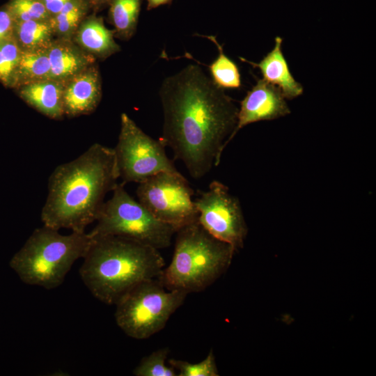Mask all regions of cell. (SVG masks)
I'll return each instance as SVG.
<instances>
[{"instance_id": "cell-5", "label": "cell", "mask_w": 376, "mask_h": 376, "mask_svg": "<svg viewBox=\"0 0 376 376\" xmlns=\"http://www.w3.org/2000/svg\"><path fill=\"white\" fill-rule=\"evenodd\" d=\"M92 239L89 233L63 235L43 225L34 230L10 265L25 283L53 289L63 282L74 263L84 258Z\"/></svg>"}, {"instance_id": "cell-25", "label": "cell", "mask_w": 376, "mask_h": 376, "mask_svg": "<svg viewBox=\"0 0 376 376\" xmlns=\"http://www.w3.org/2000/svg\"><path fill=\"white\" fill-rule=\"evenodd\" d=\"M169 364L177 373V376H218L215 358L213 352H209L206 358L203 361L192 363L179 359H169Z\"/></svg>"}, {"instance_id": "cell-28", "label": "cell", "mask_w": 376, "mask_h": 376, "mask_svg": "<svg viewBox=\"0 0 376 376\" xmlns=\"http://www.w3.org/2000/svg\"><path fill=\"white\" fill-rule=\"evenodd\" d=\"M91 4L92 9L99 10L100 9L108 6L111 0H87Z\"/></svg>"}, {"instance_id": "cell-11", "label": "cell", "mask_w": 376, "mask_h": 376, "mask_svg": "<svg viewBox=\"0 0 376 376\" xmlns=\"http://www.w3.org/2000/svg\"><path fill=\"white\" fill-rule=\"evenodd\" d=\"M290 113L285 98L279 88L263 79H257L240 102L237 124L225 148L236 134L249 124L263 120H271Z\"/></svg>"}, {"instance_id": "cell-21", "label": "cell", "mask_w": 376, "mask_h": 376, "mask_svg": "<svg viewBox=\"0 0 376 376\" xmlns=\"http://www.w3.org/2000/svg\"><path fill=\"white\" fill-rule=\"evenodd\" d=\"M203 36L213 42L219 50L218 56L209 66L213 82L223 90L240 88L241 75L237 64L224 54L214 36Z\"/></svg>"}, {"instance_id": "cell-23", "label": "cell", "mask_w": 376, "mask_h": 376, "mask_svg": "<svg viewBox=\"0 0 376 376\" xmlns=\"http://www.w3.org/2000/svg\"><path fill=\"white\" fill-rule=\"evenodd\" d=\"M169 352L168 347L152 352L141 359L133 374L136 376H177L175 370L166 364Z\"/></svg>"}, {"instance_id": "cell-1", "label": "cell", "mask_w": 376, "mask_h": 376, "mask_svg": "<svg viewBox=\"0 0 376 376\" xmlns=\"http://www.w3.org/2000/svg\"><path fill=\"white\" fill-rule=\"evenodd\" d=\"M159 97L164 116L159 139L192 178H203L219 164L238 109L196 64L166 77Z\"/></svg>"}, {"instance_id": "cell-6", "label": "cell", "mask_w": 376, "mask_h": 376, "mask_svg": "<svg viewBox=\"0 0 376 376\" xmlns=\"http://www.w3.org/2000/svg\"><path fill=\"white\" fill-rule=\"evenodd\" d=\"M187 295L166 289L158 278L143 281L115 304L116 324L131 338H148L166 326Z\"/></svg>"}, {"instance_id": "cell-27", "label": "cell", "mask_w": 376, "mask_h": 376, "mask_svg": "<svg viewBox=\"0 0 376 376\" xmlns=\"http://www.w3.org/2000/svg\"><path fill=\"white\" fill-rule=\"evenodd\" d=\"M46 9L53 17L69 0H41Z\"/></svg>"}, {"instance_id": "cell-4", "label": "cell", "mask_w": 376, "mask_h": 376, "mask_svg": "<svg viewBox=\"0 0 376 376\" xmlns=\"http://www.w3.org/2000/svg\"><path fill=\"white\" fill-rule=\"evenodd\" d=\"M174 253L157 277L168 290L198 292L212 285L229 267L234 249L195 221L176 231Z\"/></svg>"}, {"instance_id": "cell-16", "label": "cell", "mask_w": 376, "mask_h": 376, "mask_svg": "<svg viewBox=\"0 0 376 376\" xmlns=\"http://www.w3.org/2000/svg\"><path fill=\"white\" fill-rule=\"evenodd\" d=\"M114 35V31L106 27L103 19L93 13L81 22L72 40L95 58L104 59L120 50Z\"/></svg>"}, {"instance_id": "cell-17", "label": "cell", "mask_w": 376, "mask_h": 376, "mask_svg": "<svg viewBox=\"0 0 376 376\" xmlns=\"http://www.w3.org/2000/svg\"><path fill=\"white\" fill-rule=\"evenodd\" d=\"M13 36L21 51L48 48L55 38L52 19L15 22Z\"/></svg>"}, {"instance_id": "cell-13", "label": "cell", "mask_w": 376, "mask_h": 376, "mask_svg": "<svg viewBox=\"0 0 376 376\" xmlns=\"http://www.w3.org/2000/svg\"><path fill=\"white\" fill-rule=\"evenodd\" d=\"M50 63L49 79L65 82L93 65L95 58L72 40L54 38L48 47Z\"/></svg>"}, {"instance_id": "cell-24", "label": "cell", "mask_w": 376, "mask_h": 376, "mask_svg": "<svg viewBox=\"0 0 376 376\" xmlns=\"http://www.w3.org/2000/svg\"><path fill=\"white\" fill-rule=\"evenodd\" d=\"M6 5L16 22L52 19L41 0H8Z\"/></svg>"}, {"instance_id": "cell-12", "label": "cell", "mask_w": 376, "mask_h": 376, "mask_svg": "<svg viewBox=\"0 0 376 376\" xmlns=\"http://www.w3.org/2000/svg\"><path fill=\"white\" fill-rule=\"evenodd\" d=\"M102 96L101 79L94 65L75 75L64 84V116L75 117L92 113Z\"/></svg>"}, {"instance_id": "cell-19", "label": "cell", "mask_w": 376, "mask_h": 376, "mask_svg": "<svg viewBox=\"0 0 376 376\" xmlns=\"http://www.w3.org/2000/svg\"><path fill=\"white\" fill-rule=\"evenodd\" d=\"M142 0H111L108 18L114 27V34L123 40L135 33Z\"/></svg>"}, {"instance_id": "cell-7", "label": "cell", "mask_w": 376, "mask_h": 376, "mask_svg": "<svg viewBox=\"0 0 376 376\" xmlns=\"http://www.w3.org/2000/svg\"><path fill=\"white\" fill-rule=\"evenodd\" d=\"M124 185L118 183L111 198L104 201L90 235L127 237L158 250L169 246L175 228L155 217Z\"/></svg>"}, {"instance_id": "cell-8", "label": "cell", "mask_w": 376, "mask_h": 376, "mask_svg": "<svg viewBox=\"0 0 376 376\" xmlns=\"http://www.w3.org/2000/svg\"><path fill=\"white\" fill-rule=\"evenodd\" d=\"M160 139L146 134L125 113L120 115V129L113 148L119 178L123 183H141L162 172H179L167 157Z\"/></svg>"}, {"instance_id": "cell-29", "label": "cell", "mask_w": 376, "mask_h": 376, "mask_svg": "<svg viewBox=\"0 0 376 376\" xmlns=\"http://www.w3.org/2000/svg\"><path fill=\"white\" fill-rule=\"evenodd\" d=\"M173 0H147V10L155 8L159 6L170 4Z\"/></svg>"}, {"instance_id": "cell-2", "label": "cell", "mask_w": 376, "mask_h": 376, "mask_svg": "<svg viewBox=\"0 0 376 376\" xmlns=\"http://www.w3.org/2000/svg\"><path fill=\"white\" fill-rule=\"evenodd\" d=\"M119 178L114 149L93 144L50 175L41 212L43 225L85 232L86 226L96 221L105 196L115 189Z\"/></svg>"}, {"instance_id": "cell-18", "label": "cell", "mask_w": 376, "mask_h": 376, "mask_svg": "<svg viewBox=\"0 0 376 376\" xmlns=\"http://www.w3.org/2000/svg\"><path fill=\"white\" fill-rule=\"evenodd\" d=\"M49 72L48 48L22 51L16 71L14 88L49 79Z\"/></svg>"}, {"instance_id": "cell-3", "label": "cell", "mask_w": 376, "mask_h": 376, "mask_svg": "<svg viewBox=\"0 0 376 376\" xmlns=\"http://www.w3.org/2000/svg\"><path fill=\"white\" fill-rule=\"evenodd\" d=\"M92 238L79 274L91 294L103 303L115 305L134 285L157 278L164 268L159 250L151 246L116 235Z\"/></svg>"}, {"instance_id": "cell-20", "label": "cell", "mask_w": 376, "mask_h": 376, "mask_svg": "<svg viewBox=\"0 0 376 376\" xmlns=\"http://www.w3.org/2000/svg\"><path fill=\"white\" fill-rule=\"evenodd\" d=\"M92 7L87 0H69L52 19L55 38L72 40Z\"/></svg>"}, {"instance_id": "cell-26", "label": "cell", "mask_w": 376, "mask_h": 376, "mask_svg": "<svg viewBox=\"0 0 376 376\" xmlns=\"http://www.w3.org/2000/svg\"><path fill=\"white\" fill-rule=\"evenodd\" d=\"M15 22L6 3L0 6V41L13 36Z\"/></svg>"}, {"instance_id": "cell-22", "label": "cell", "mask_w": 376, "mask_h": 376, "mask_svg": "<svg viewBox=\"0 0 376 376\" xmlns=\"http://www.w3.org/2000/svg\"><path fill=\"white\" fill-rule=\"evenodd\" d=\"M21 52L13 36L0 41V82L5 87H15Z\"/></svg>"}, {"instance_id": "cell-10", "label": "cell", "mask_w": 376, "mask_h": 376, "mask_svg": "<svg viewBox=\"0 0 376 376\" xmlns=\"http://www.w3.org/2000/svg\"><path fill=\"white\" fill-rule=\"evenodd\" d=\"M198 221L212 236L237 251L243 247L247 226L239 200L227 186L213 180L194 200Z\"/></svg>"}, {"instance_id": "cell-9", "label": "cell", "mask_w": 376, "mask_h": 376, "mask_svg": "<svg viewBox=\"0 0 376 376\" xmlns=\"http://www.w3.org/2000/svg\"><path fill=\"white\" fill-rule=\"evenodd\" d=\"M193 195L194 190L180 172L159 173L139 183L136 189L138 201L176 231L198 221Z\"/></svg>"}, {"instance_id": "cell-15", "label": "cell", "mask_w": 376, "mask_h": 376, "mask_svg": "<svg viewBox=\"0 0 376 376\" xmlns=\"http://www.w3.org/2000/svg\"><path fill=\"white\" fill-rule=\"evenodd\" d=\"M65 82L47 79L15 88L26 104L42 114L59 120L64 116L63 94Z\"/></svg>"}, {"instance_id": "cell-14", "label": "cell", "mask_w": 376, "mask_h": 376, "mask_svg": "<svg viewBox=\"0 0 376 376\" xmlns=\"http://www.w3.org/2000/svg\"><path fill=\"white\" fill-rule=\"evenodd\" d=\"M274 42L273 49L260 61L255 63L242 57L240 60L259 69L263 79L279 88L285 99L296 98L303 93L304 88L290 72L281 49L282 38L276 36Z\"/></svg>"}]
</instances>
